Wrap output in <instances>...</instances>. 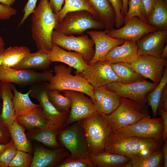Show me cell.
I'll return each instance as SVG.
<instances>
[{"mask_svg": "<svg viewBox=\"0 0 167 167\" xmlns=\"http://www.w3.org/2000/svg\"><path fill=\"white\" fill-rule=\"evenodd\" d=\"M163 143L162 141L152 139L121 137L111 131L106 140L104 151L131 159L152 153L161 148Z\"/></svg>", "mask_w": 167, "mask_h": 167, "instance_id": "1", "label": "cell"}, {"mask_svg": "<svg viewBox=\"0 0 167 167\" xmlns=\"http://www.w3.org/2000/svg\"><path fill=\"white\" fill-rule=\"evenodd\" d=\"M58 22L49 0H40L32 14V36L37 51H49L51 49L52 32Z\"/></svg>", "mask_w": 167, "mask_h": 167, "instance_id": "2", "label": "cell"}, {"mask_svg": "<svg viewBox=\"0 0 167 167\" xmlns=\"http://www.w3.org/2000/svg\"><path fill=\"white\" fill-rule=\"evenodd\" d=\"M149 115L146 104L121 97L118 107L110 114H104V116L111 131L113 132Z\"/></svg>", "mask_w": 167, "mask_h": 167, "instance_id": "3", "label": "cell"}, {"mask_svg": "<svg viewBox=\"0 0 167 167\" xmlns=\"http://www.w3.org/2000/svg\"><path fill=\"white\" fill-rule=\"evenodd\" d=\"M104 115L95 112L78 121L85 134L89 154L104 151L106 140L111 131Z\"/></svg>", "mask_w": 167, "mask_h": 167, "instance_id": "4", "label": "cell"}, {"mask_svg": "<svg viewBox=\"0 0 167 167\" xmlns=\"http://www.w3.org/2000/svg\"><path fill=\"white\" fill-rule=\"evenodd\" d=\"M105 28L99 19L86 10L70 12L58 22L54 30L67 35H82L89 30H101Z\"/></svg>", "mask_w": 167, "mask_h": 167, "instance_id": "5", "label": "cell"}, {"mask_svg": "<svg viewBox=\"0 0 167 167\" xmlns=\"http://www.w3.org/2000/svg\"><path fill=\"white\" fill-rule=\"evenodd\" d=\"M72 67L64 65L55 66V75L47 83L49 90H57L60 92L65 90H75L82 92L90 97L93 101V87L84 78L77 74L73 75Z\"/></svg>", "mask_w": 167, "mask_h": 167, "instance_id": "6", "label": "cell"}, {"mask_svg": "<svg viewBox=\"0 0 167 167\" xmlns=\"http://www.w3.org/2000/svg\"><path fill=\"white\" fill-rule=\"evenodd\" d=\"M29 95L36 99L42 107L47 121L46 127L58 135L64 127L68 119L70 109L64 112L58 111L49 100L47 83L45 82L31 86Z\"/></svg>", "mask_w": 167, "mask_h": 167, "instance_id": "7", "label": "cell"}, {"mask_svg": "<svg viewBox=\"0 0 167 167\" xmlns=\"http://www.w3.org/2000/svg\"><path fill=\"white\" fill-rule=\"evenodd\" d=\"M59 143L75 159L88 158L89 155L84 131L79 121L64 127L57 135Z\"/></svg>", "mask_w": 167, "mask_h": 167, "instance_id": "8", "label": "cell"}, {"mask_svg": "<svg viewBox=\"0 0 167 167\" xmlns=\"http://www.w3.org/2000/svg\"><path fill=\"white\" fill-rule=\"evenodd\" d=\"M163 131L162 118H151L149 115L133 124L112 132L123 137L135 136L162 141Z\"/></svg>", "mask_w": 167, "mask_h": 167, "instance_id": "9", "label": "cell"}, {"mask_svg": "<svg viewBox=\"0 0 167 167\" xmlns=\"http://www.w3.org/2000/svg\"><path fill=\"white\" fill-rule=\"evenodd\" d=\"M52 43L65 50L73 51L80 54L88 63L93 58L95 50L92 40L87 34L79 36H67L54 30L51 36Z\"/></svg>", "mask_w": 167, "mask_h": 167, "instance_id": "10", "label": "cell"}, {"mask_svg": "<svg viewBox=\"0 0 167 167\" xmlns=\"http://www.w3.org/2000/svg\"><path fill=\"white\" fill-rule=\"evenodd\" d=\"M53 75L50 71L39 72L30 69H17L0 66V81L15 83L21 87L48 81Z\"/></svg>", "mask_w": 167, "mask_h": 167, "instance_id": "11", "label": "cell"}, {"mask_svg": "<svg viewBox=\"0 0 167 167\" xmlns=\"http://www.w3.org/2000/svg\"><path fill=\"white\" fill-rule=\"evenodd\" d=\"M130 64L145 79H149L158 85L167 65V60L151 55H138Z\"/></svg>", "mask_w": 167, "mask_h": 167, "instance_id": "12", "label": "cell"}, {"mask_svg": "<svg viewBox=\"0 0 167 167\" xmlns=\"http://www.w3.org/2000/svg\"><path fill=\"white\" fill-rule=\"evenodd\" d=\"M157 85L146 79L129 84L114 82L107 84L106 88L112 91L121 97L129 98L146 104V95Z\"/></svg>", "mask_w": 167, "mask_h": 167, "instance_id": "13", "label": "cell"}, {"mask_svg": "<svg viewBox=\"0 0 167 167\" xmlns=\"http://www.w3.org/2000/svg\"><path fill=\"white\" fill-rule=\"evenodd\" d=\"M75 74L84 78L94 88L116 81L123 83L110 65L102 61H98L88 65L81 72Z\"/></svg>", "mask_w": 167, "mask_h": 167, "instance_id": "14", "label": "cell"}, {"mask_svg": "<svg viewBox=\"0 0 167 167\" xmlns=\"http://www.w3.org/2000/svg\"><path fill=\"white\" fill-rule=\"evenodd\" d=\"M63 95L69 98L71 102V110L65 127L98 112L92 100L89 99L82 92L65 90L63 91Z\"/></svg>", "mask_w": 167, "mask_h": 167, "instance_id": "15", "label": "cell"}, {"mask_svg": "<svg viewBox=\"0 0 167 167\" xmlns=\"http://www.w3.org/2000/svg\"><path fill=\"white\" fill-rule=\"evenodd\" d=\"M124 24L118 28L107 29V35L115 38L136 42L144 35L157 30L137 16L131 17Z\"/></svg>", "mask_w": 167, "mask_h": 167, "instance_id": "16", "label": "cell"}, {"mask_svg": "<svg viewBox=\"0 0 167 167\" xmlns=\"http://www.w3.org/2000/svg\"><path fill=\"white\" fill-rule=\"evenodd\" d=\"M167 41V29H157L150 32L136 41L138 54L160 58Z\"/></svg>", "mask_w": 167, "mask_h": 167, "instance_id": "17", "label": "cell"}, {"mask_svg": "<svg viewBox=\"0 0 167 167\" xmlns=\"http://www.w3.org/2000/svg\"><path fill=\"white\" fill-rule=\"evenodd\" d=\"M107 29L104 31L88 30L87 33L93 41L95 45L94 57L88 64L90 65L98 61H101L104 57L114 47L123 44L125 40L111 37L107 35Z\"/></svg>", "mask_w": 167, "mask_h": 167, "instance_id": "18", "label": "cell"}, {"mask_svg": "<svg viewBox=\"0 0 167 167\" xmlns=\"http://www.w3.org/2000/svg\"><path fill=\"white\" fill-rule=\"evenodd\" d=\"M70 154L69 152L62 146L54 150L43 147L36 148L30 167H57Z\"/></svg>", "mask_w": 167, "mask_h": 167, "instance_id": "19", "label": "cell"}, {"mask_svg": "<svg viewBox=\"0 0 167 167\" xmlns=\"http://www.w3.org/2000/svg\"><path fill=\"white\" fill-rule=\"evenodd\" d=\"M48 57L52 63L60 62L76 69L75 73L82 71L88 66V63L80 54L75 51H67L58 45L52 44Z\"/></svg>", "mask_w": 167, "mask_h": 167, "instance_id": "20", "label": "cell"}, {"mask_svg": "<svg viewBox=\"0 0 167 167\" xmlns=\"http://www.w3.org/2000/svg\"><path fill=\"white\" fill-rule=\"evenodd\" d=\"M138 51L136 41L126 40L123 44L112 49L101 61L109 64L119 62L130 63L137 56Z\"/></svg>", "mask_w": 167, "mask_h": 167, "instance_id": "21", "label": "cell"}, {"mask_svg": "<svg viewBox=\"0 0 167 167\" xmlns=\"http://www.w3.org/2000/svg\"><path fill=\"white\" fill-rule=\"evenodd\" d=\"M12 92L10 83L1 81L0 86V97L2 101L0 123L8 129L15 120Z\"/></svg>", "mask_w": 167, "mask_h": 167, "instance_id": "22", "label": "cell"}, {"mask_svg": "<svg viewBox=\"0 0 167 167\" xmlns=\"http://www.w3.org/2000/svg\"><path fill=\"white\" fill-rule=\"evenodd\" d=\"M49 52L42 50L30 53L13 68L17 69H46L52 63L48 57Z\"/></svg>", "mask_w": 167, "mask_h": 167, "instance_id": "23", "label": "cell"}, {"mask_svg": "<svg viewBox=\"0 0 167 167\" xmlns=\"http://www.w3.org/2000/svg\"><path fill=\"white\" fill-rule=\"evenodd\" d=\"M96 11L98 19L105 28L109 29L115 25L114 10L108 0H88Z\"/></svg>", "mask_w": 167, "mask_h": 167, "instance_id": "24", "label": "cell"}, {"mask_svg": "<svg viewBox=\"0 0 167 167\" xmlns=\"http://www.w3.org/2000/svg\"><path fill=\"white\" fill-rule=\"evenodd\" d=\"M88 158L93 167H122L131 160L127 157L105 151L89 154Z\"/></svg>", "mask_w": 167, "mask_h": 167, "instance_id": "25", "label": "cell"}, {"mask_svg": "<svg viewBox=\"0 0 167 167\" xmlns=\"http://www.w3.org/2000/svg\"><path fill=\"white\" fill-rule=\"evenodd\" d=\"M15 120L20 125L28 129L45 128L47 121L42 107L39 106L25 114L17 117Z\"/></svg>", "mask_w": 167, "mask_h": 167, "instance_id": "26", "label": "cell"}, {"mask_svg": "<svg viewBox=\"0 0 167 167\" xmlns=\"http://www.w3.org/2000/svg\"><path fill=\"white\" fill-rule=\"evenodd\" d=\"M14 93L13 100L16 118L29 112L40 106L33 103L30 99L29 94L31 90L29 89L26 93L23 94L19 92L13 83H10Z\"/></svg>", "mask_w": 167, "mask_h": 167, "instance_id": "27", "label": "cell"}, {"mask_svg": "<svg viewBox=\"0 0 167 167\" xmlns=\"http://www.w3.org/2000/svg\"><path fill=\"white\" fill-rule=\"evenodd\" d=\"M147 22L157 29H167V4L164 0H155Z\"/></svg>", "mask_w": 167, "mask_h": 167, "instance_id": "28", "label": "cell"}, {"mask_svg": "<svg viewBox=\"0 0 167 167\" xmlns=\"http://www.w3.org/2000/svg\"><path fill=\"white\" fill-rule=\"evenodd\" d=\"M30 53L29 48L24 46L10 47L5 49L2 54V64L13 68Z\"/></svg>", "mask_w": 167, "mask_h": 167, "instance_id": "29", "label": "cell"}, {"mask_svg": "<svg viewBox=\"0 0 167 167\" xmlns=\"http://www.w3.org/2000/svg\"><path fill=\"white\" fill-rule=\"evenodd\" d=\"M110 65L123 83L129 84L145 79L132 68L130 63L119 62Z\"/></svg>", "mask_w": 167, "mask_h": 167, "instance_id": "30", "label": "cell"}, {"mask_svg": "<svg viewBox=\"0 0 167 167\" xmlns=\"http://www.w3.org/2000/svg\"><path fill=\"white\" fill-rule=\"evenodd\" d=\"M14 144L17 149L25 152L31 151V145L22 126L15 120L8 129Z\"/></svg>", "mask_w": 167, "mask_h": 167, "instance_id": "31", "label": "cell"}, {"mask_svg": "<svg viewBox=\"0 0 167 167\" xmlns=\"http://www.w3.org/2000/svg\"><path fill=\"white\" fill-rule=\"evenodd\" d=\"M64 3L61 9L56 14L58 22L68 13L80 10L88 11L98 18L96 11L88 0H65Z\"/></svg>", "mask_w": 167, "mask_h": 167, "instance_id": "32", "label": "cell"}, {"mask_svg": "<svg viewBox=\"0 0 167 167\" xmlns=\"http://www.w3.org/2000/svg\"><path fill=\"white\" fill-rule=\"evenodd\" d=\"M161 148L148 154L131 159L132 167H159L163 158Z\"/></svg>", "mask_w": 167, "mask_h": 167, "instance_id": "33", "label": "cell"}, {"mask_svg": "<svg viewBox=\"0 0 167 167\" xmlns=\"http://www.w3.org/2000/svg\"><path fill=\"white\" fill-rule=\"evenodd\" d=\"M167 84V65L165 68L162 77L158 85L149 92L147 97L148 105L151 108L154 118H156L160 99L163 90Z\"/></svg>", "mask_w": 167, "mask_h": 167, "instance_id": "34", "label": "cell"}, {"mask_svg": "<svg viewBox=\"0 0 167 167\" xmlns=\"http://www.w3.org/2000/svg\"><path fill=\"white\" fill-rule=\"evenodd\" d=\"M58 134L46 128L39 129V131L32 135V139L52 148H58L61 146L57 140Z\"/></svg>", "mask_w": 167, "mask_h": 167, "instance_id": "35", "label": "cell"}, {"mask_svg": "<svg viewBox=\"0 0 167 167\" xmlns=\"http://www.w3.org/2000/svg\"><path fill=\"white\" fill-rule=\"evenodd\" d=\"M121 98L115 92L107 88L99 112L105 115L112 113L119 105Z\"/></svg>", "mask_w": 167, "mask_h": 167, "instance_id": "36", "label": "cell"}, {"mask_svg": "<svg viewBox=\"0 0 167 167\" xmlns=\"http://www.w3.org/2000/svg\"><path fill=\"white\" fill-rule=\"evenodd\" d=\"M49 100L57 109L64 112L70 109L71 102L68 97L60 93L57 90H48Z\"/></svg>", "mask_w": 167, "mask_h": 167, "instance_id": "37", "label": "cell"}, {"mask_svg": "<svg viewBox=\"0 0 167 167\" xmlns=\"http://www.w3.org/2000/svg\"><path fill=\"white\" fill-rule=\"evenodd\" d=\"M128 5V8L124 17V23L134 16H137L147 22L145 11L142 0H129Z\"/></svg>", "mask_w": 167, "mask_h": 167, "instance_id": "38", "label": "cell"}, {"mask_svg": "<svg viewBox=\"0 0 167 167\" xmlns=\"http://www.w3.org/2000/svg\"><path fill=\"white\" fill-rule=\"evenodd\" d=\"M32 161L30 154L27 152L18 150L15 155L10 162L9 167H30Z\"/></svg>", "mask_w": 167, "mask_h": 167, "instance_id": "39", "label": "cell"}, {"mask_svg": "<svg viewBox=\"0 0 167 167\" xmlns=\"http://www.w3.org/2000/svg\"><path fill=\"white\" fill-rule=\"evenodd\" d=\"M58 167H93L88 158L75 159L69 155L57 166Z\"/></svg>", "mask_w": 167, "mask_h": 167, "instance_id": "40", "label": "cell"}, {"mask_svg": "<svg viewBox=\"0 0 167 167\" xmlns=\"http://www.w3.org/2000/svg\"><path fill=\"white\" fill-rule=\"evenodd\" d=\"M18 150L13 143L6 148L0 154V167H9Z\"/></svg>", "mask_w": 167, "mask_h": 167, "instance_id": "41", "label": "cell"}, {"mask_svg": "<svg viewBox=\"0 0 167 167\" xmlns=\"http://www.w3.org/2000/svg\"><path fill=\"white\" fill-rule=\"evenodd\" d=\"M113 6L115 14V25L117 28H120L124 24L125 18L121 11L122 7V0H108Z\"/></svg>", "mask_w": 167, "mask_h": 167, "instance_id": "42", "label": "cell"}, {"mask_svg": "<svg viewBox=\"0 0 167 167\" xmlns=\"http://www.w3.org/2000/svg\"><path fill=\"white\" fill-rule=\"evenodd\" d=\"M107 89L105 86L93 88V103L97 110L98 112L101 109L103 100L104 97Z\"/></svg>", "mask_w": 167, "mask_h": 167, "instance_id": "43", "label": "cell"}, {"mask_svg": "<svg viewBox=\"0 0 167 167\" xmlns=\"http://www.w3.org/2000/svg\"><path fill=\"white\" fill-rule=\"evenodd\" d=\"M37 0H28L24 7L23 11L24 14L18 25V28L23 24L28 16L33 12L36 7Z\"/></svg>", "mask_w": 167, "mask_h": 167, "instance_id": "44", "label": "cell"}, {"mask_svg": "<svg viewBox=\"0 0 167 167\" xmlns=\"http://www.w3.org/2000/svg\"><path fill=\"white\" fill-rule=\"evenodd\" d=\"M17 10L12 7L0 3V20H7L15 15Z\"/></svg>", "mask_w": 167, "mask_h": 167, "instance_id": "45", "label": "cell"}, {"mask_svg": "<svg viewBox=\"0 0 167 167\" xmlns=\"http://www.w3.org/2000/svg\"><path fill=\"white\" fill-rule=\"evenodd\" d=\"M11 135L8 129L0 123V144H6L10 141Z\"/></svg>", "mask_w": 167, "mask_h": 167, "instance_id": "46", "label": "cell"}, {"mask_svg": "<svg viewBox=\"0 0 167 167\" xmlns=\"http://www.w3.org/2000/svg\"><path fill=\"white\" fill-rule=\"evenodd\" d=\"M157 112L162 118L163 122L164 131L162 139L163 143L167 138V111L158 108Z\"/></svg>", "mask_w": 167, "mask_h": 167, "instance_id": "47", "label": "cell"}, {"mask_svg": "<svg viewBox=\"0 0 167 167\" xmlns=\"http://www.w3.org/2000/svg\"><path fill=\"white\" fill-rule=\"evenodd\" d=\"M158 108L167 111V84L165 87L162 93Z\"/></svg>", "mask_w": 167, "mask_h": 167, "instance_id": "48", "label": "cell"}, {"mask_svg": "<svg viewBox=\"0 0 167 167\" xmlns=\"http://www.w3.org/2000/svg\"><path fill=\"white\" fill-rule=\"evenodd\" d=\"M65 0H49L50 4L53 12L57 14L61 9Z\"/></svg>", "mask_w": 167, "mask_h": 167, "instance_id": "49", "label": "cell"}, {"mask_svg": "<svg viewBox=\"0 0 167 167\" xmlns=\"http://www.w3.org/2000/svg\"><path fill=\"white\" fill-rule=\"evenodd\" d=\"M155 0H142L145 11L147 21L151 12Z\"/></svg>", "mask_w": 167, "mask_h": 167, "instance_id": "50", "label": "cell"}, {"mask_svg": "<svg viewBox=\"0 0 167 167\" xmlns=\"http://www.w3.org/2000/svg\"><path fill=\"white\" fill-rule=\"evenodd\" d=\"M162 152L163 158L164 161V167H167V141L165 140L162 146Z\"/></svg>", "mask_w": 167, "mask_h": 167, "instance_id": "51", "label": "cell"}, {"mask_svg": "<svg viewBox=\"0 0 167 167\" xmlns=\"http://www.w3.org/2000/svg\"><path fill=\"white\" fill-rule=\"evenodd\" d=\"M122 7L121 11L122 15L124 16L126 15L128 9V0H122Z\"/></svg>", "mask_w": 167, "mask_h": 167, "instance_id": "52", "label": "cell"}, {"mask_svg": "<svg viewBox=\"0 0 167 167\" xmlns=\"http://www.w3.org/2000/svg\"><path fill=\"white\" fill-rule=\"evenodd\" d=\"M16 0H0V3L5 5L11 6Z\"/></svg>", "mask_w": 167, "mask_h": 167, "instance_id": "53", "label": "cell"}, {"mask_svg": "<svg viewBox=\"0 0 167 167\" xmlns=\"http://www.w3.org/2000/svg\"><path fill=\"white\" fill-rule=\"evenodd\" d=\"M14 143L12 139L7 143L6 144H0V154L6 148Z\"/></svg>", "mask_w": 167, "mask_h": 167, "instance_id": "54", "label": "cell"}, {"mask_svg": "<svg viewBox=\"0 0 167 167\" xmlns=\"http://www.w3.org/2000/svg\"><path fill=\"white\" fill-rule=\"evenodd\" d=\"M161 58L166 59L167 58V44H166L163 48L160 56Z\"/></svg>", "mask_w": 167, "mask_h": 167, "instance_id": "55", "label": "cell"}, {"mask_svg": "<svg viewBox=\"0 0 167 167\" xmlns=\"http://www.w3.org/2000/svg\"><path fill=\"white\" fill-rule=\"evenodd\" d=\"M5 44L2 37L0 36V52H3L4 50Z\"/></svg>", "mask_w": 167, "mask_h": 167, "instance_id": "56", "label": "cell"}, {"mask_svg": "<svg viewBox=\"0 0 167 167\" xmlns=\"http://www.w3.org/2000/svg\"><path fill=\"white\" fill-rule=\"evenodd\" d=\"M122 167H132L131 160L124 164Z\"/></svg>", "mask_w": 167, "mask_h": 167, "instance_id": "57", "label": "cell"}, {"mask_svg": "<svg viewBox=\"0 0 167 167\" xmlns=\"http://www.w3.org/2000/svg\"><path fill=\"white\" fill-rule=\"evenodd\" d=\"M2 52H0V66L2 64V61L1 58V54Z\"/></svg>", "mask_w": 167, "mask_h": 167, "instance_id": "58", "label": "cell"}, {"mask_svg": "<svg viewBox=\"0 0 167 167\" xmlns=\"http://www.w3.org/2000/svg\"><path fill=\"white\" fill-rule=\"evenodd\" d=\"M165 2L167 4V0H164Z\"/></svg>", "mask_w": 167, "mask_h": 167, "instance_id": "59", "label": "cell"}, {"mask_svg": "<svg viewBox=\"0 0 167 167\" xmlns=\"http://www.w3.org/2000/svg\"><path fill=\"white\" fill-rule=\"evenodd\" d=\"M1 81H0V85H1ZM1 98V97H0V99Z\"/></svg>", "mask_w": 167, "mask_h": 167, "instance_id": "60", "label": "cell"}]
</instances>
